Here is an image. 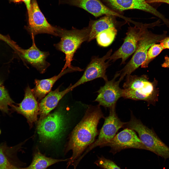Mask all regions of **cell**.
I'll return each mask as SVG.
<instances>
[{
  "label": "cell",
  "instance_id": "6da1fadb",
  "mask_svg": "<svg viewBox=\"0 0 169 169\" xmlns=\"http://www.w3.org/2000/svg\"><path fill=\"white\" fill-rule=\"evenodd\" d=\"M104 116L100 105L89 106L85 115L72 131L65 152L71 150L67 168L72 165L88 146L94 141L97 135V125L100 119Z\"/></svg>",
  "mask_w": 169,
  "mask_h": 169
},
{
  "label": "cell",
  "instance_id": "7a4b0ae2",
  "mask_svg": "<svg viewBox=\"0 0 169 169\" xmlns=\"http://www.w3.org/2000/svg\"><path fill=\"white\" fill-rule=\"evenodd\" d=\"M90 32L88 26L81 29L73 27L67 30L58 27V36L61 40L55 46L65 55V63L61 72L72 66L71 63L75 53L82 43L88 41Z\"/></svg>",
  "mask_w": 169,
  "mask_h": 169
},
{
  "label": "cell",
  "instance_id": "3957f363",
  "mask_svg": "<svg viewBox=\"0 0 169 169\" xmlns=\"http://www.w3.org/2000/svg\"><path fill=\"white\" fill-rule=\"evenodd\" d=\"M123 128L132 129L138 133L139 137L147 149L165 159L169 158V147L159 138L153 128L144 125L131 113V119Z\"/></svg>",
  "mask_w": 169,
  "mask_h": 169
},
{
  "label": "cell",
  "instance_id": "277c9868",
  "mask_svg": "<svg viewBox=\"0 0 169 169\" xmlns=\"http://www.w3.org/2000/svg\"><path fill=\"white\" fill-rule=\"evenodd\" d=\"M167 31H164L161 34H157L146 30L139 41L137 48L131 59L120 71V78L123 80L141 65L145 61L147 51L153 44L159 42L169 36Z\"/></svg>",
  "mask_w": 169,
  "mask_h": 169
},
{
  "label": "cell",
  "instance_id": "5b68a950",
  "mask_svg": "<svg viewBox=\"0 0 169 169\" xmlns=\"http://www.w3.org/2000/svg\"><path fill=\"white\" fill-rule=\"evenodd\" d=\"M161 25L159 20L149 23L142 24L140 26H130L128 29L123 42L120 47L110 56L108 60L114 62L121 58V64L125 63L127 59L135 51L143 34L148 28Z\"/></svg>",
  "mask_w": 169,
  "mask_h": 169
},
{
  "label": "cell",
  "instance_id": "8992f818",
  "mask_svg": "<svg viewBox=\"0 0 169 169\" xmlns=\"http://www.w3.org/2000/svg\"><path fill=\"white\" fill-rule=\"evenodd\" d=\"M64 116L61 110L39 120L37 128L40 139L44 142L58 140L64 129Z\"/></svg>",
  "mask_w": 169,
  "mask_h": 169
},
{
  "label": "cell",
  "instance_id": "52a82bcc",
  "mask_svg": "<svg viewBox=\"0 0 169 169\" xmlns=\"http://www.w3.org/2000/svg\"><path fill=\"white\" fill-rule=\"evenodd\" d=\"M115 108V106L109 108V115L105 118L98 138L88 148L82 155L83 156L97 146L103 147L114 137L120 128L123 127L126 122H122L118 117L116 113Z\"/></svg>",
  "mask_w": 169,
  "mask_h": 169
},
{
  "label": "cell",
  "instance_id": "ba28073f",
  "mask_svg": "<svg viewBox=\"0 0 169 169\" xmlns=\"http://www.w3.org/2000/svg\"><path fill=\"white\" fill-rule=\"evenodd\" d=\"M112 49H110L104 56L101 58L93 57L81 78L70 88L72 90L75 88L86 82L98 78H102L106 81H108L106 70L109 65L108 60L111 55Z\"/></svg>",
  "mask_w": 169,
  "mask_h": 169
},
{
  "label": "cell",
  "instance_id": "9c48e42d",
  "mask_svg": "<svg viewBox=\"0 0 169 169\" xmlns=\"http://www.w3.org/2000/svg\"><path fill=\"white\" fill-rule=\"evenodd\" d=\"M106 146L111 148L110 152L113 154L128 148L147 150V148L138 137L135 131L127 128H124L117 134L103 147Z\"/></svg>",
  "mask_w": 169,
  "mask_h": 169
},
{
  "label": "cell",
  "instance_id": "30bf717a",
  "mask_svg": "<svg viewBox=\"0 0 169 169\" xmlns=\"http://www.w3.org/2000/svg\"><path fill=\"white\" fill-rule=\"evenodd\" d=\"M31 11L28 15V31L31 36L41 33H47L58 36V27H54L47 21L40 10L36 0L31 2Z\"/></svg>",
  "mask_w": 169,
  "mask_h": 169
},
{
  "label": "cell",
  "instance_id": "8fae6325",
  "mask_svg": "<svg viewBox=\"0 0 169 169\" xmlns=\"http://www.w3.org/2000/svg\"><path fill=\"white\" fill-rule=\"evenodd\" d=\"M119 76V74L117 72L112 80L105 81L104 85L97 91L98 95L95 101L98 102L100 106L110 108L116 106L117 101L122 97L123 89L119 86L122 80L119 79L116 80Z\"/></svg>",
  "mask_w": 169,
  "mask_h": 169
},
{
  "label": "cell",
  "instance_id": "7c38bea8",
  "mask_svg": "<svg viewBox=\"0 0 169 169\" xmlns=\"http://www.w3.org/2000/svg\"><path fill=\"white\" fill-rule=\"evenodd\" d=\"M17 105H12V111L22 115L26 118L30 127L36 122L39 114V105L32 90L29 86L26 88L24 97L21 103Z\"/></svg>",
  "mask_w": 169,
  "mask_h": 169
},
{
  "label": "cell",
  "instance_id": "4fadbf2b",
  "mask_svg": "<svg viewBox=\"0 0 169 169\" xmlns=\"http://www.w3.org/2000/svg\"><path fill=\"white\" fill-rule=\"evenodd\" d=\"M157 82L154 79L153 81H149L145 85L134 89H123L122 97L135 100H144L147 102L148 106L150 104L154 105L158 100Z\"/></svg>",
  "mask_w": 169,
  "mask_h": 169
},
{
  "label": "cell",
  "instance_id": "5bb4252c",
  "mask_svg": "<svg viewBox=\"0 0 169 169\" xmlns=\"http://www.w3.org/2000/svg\"><path fill=\"white\" fill-rule=\"evenodd\" d=\"M113 8L120 12L138 9L149 12L157 17L166 24L169 20L145 0H106Z\"/></svg>",
  "mask_w": 169,
  "mask_h": 169
},
{
  "label": "cell",
  "instance_id": "9a60e30c",
  "mask_svg": "<svg viewBox=\"0 0 169 169\" xmlns=\"http://www.w3.org/2000/svg\"><path fill=\"white\" fill-rule=\"evenodd\" d=\"M32 36V44L29 48L24 49L16 45L14 48L19 52L23 58L35 67L41 73H43L49 66V63L46 61L49 53L39 50L35 44L34 36Z\"/></svg>",
  "mask_w": 169,
  "mask_h": 169
},
{
  "label": "cell",
  "instance_id": "2e32d148",
  "mask_svg": "<svg viewBox=\"0 0 169 169\" xmlns=\"http://www.w3.org/2000/svg\"><path fill=\"white\" fill-rule=\"evenodd\" d=\"M66 3L82 8L96 17L102 15L119 17L125 19L126 17L110 9L100 0H65Z\"/></svg>",
  "mask_w": 169,
  "mask_h": 169
},
{
  "label": "cell",
  "instance_id": "e0dca14e",
  "mask_svg": "<svg viewBox=\"0 0 169 169\" xmlns=\"http://www.w3.org/2000/svg\"><path fill=\"white\" fill-rule=\"evenodd\" d=\"M24 142L11 147L8 146L6 142L0 144V168L1 169H12L14 166L19 167L20 166L17 154Z\"/></svg>",
  "mask_w": 169,
  "mask_h": 169
},
{
  "label": "cell",
  "instance_id": "ac0fdd59",
  "mask_svg": "<svg viewBox=\"0 0 169 169\" xmlns=\"http://www.w3.org/2000/svg\"><path fill=\"white\" fill-rule=\"evenodd\" d=\"M115 16L106 15L97 20H91L88 25L90 32L88 42H90L96 38L98 35L104 30L112 27L117 29L120 28L126 23L117 21Z\"/></svg>",
  "mask_w": 169,
  "mask_h": 169
},
{
  "label": "cell",
  "instance_id": "d6986e66",
  "mask_svg": "<svg viewBox=\"0 0 169 169\" xmlns=\"http://www.w3.org/2000/svg\"><path fill=\"white\" fill-rule=\"evenodd\" d=\"M70 85L66 89L60 91L58 88L49 92L41 101L39 104V120L47 115L49 112L57 105L60 100L67 93L71 91Z\"/></svg>",
  "mask_w": 169,
  "mask_h": 169
},
{
  "label": "cell",
  "instance_id": "ffe728a7",
  "mask_svg": "<svg viewBox=\"0 0 169 169\" xmlns=\"http://www.w3.org/2000/svg\"><path fill=\"white\" fill-rule=\"evenodd\" d=\"M81 71L80 68L72 66L62 72H61L58 75L50 78L42 80L36 79L35 81V87L31 89L35 96L38 99H41L50 92L55 82L63 75L69 73Z\"/></svg>",
  "mask_w": 169,
  "mask_h": 169
},
{
  "label": "cell",
  "instance_id": "44dd1931",
  "mask_svg": "<svg viewBox=\"0 0 169 169\" xmlns=\"http://www.w3.org/2000/svg\"><path fill=\"white\" fill-rule=\"evenodd\" d=\"M8 71V69H0V110L6 114L9 113L10 109L9 107H11L14 103L4 86Z\"/></svg>",
  "mask_w": 169,
  "mask_h": 169
},
{
  "label": "cell",
  "instance_id": "7402d4cb",
  "mask_svg": "<svg viewBox=\"0 0 169 169\" xmlns=\"http://www.w3.org/2000/svg\"><path fill=\"white\" fill-rule=\"evenodd\" d=\"M69 158L59 159L48 157L42 154L37 149L35 153L32 162L28 167L22 168L23 169H46L56 163L68 161Z\"/></svg>",
  "mask_w": 169,
  "mask_h": 169
},
{
  "label": "cell",
  "instance_id": "603a6c76",
  "mask_svg": "<svg viewBox=\"0 0 169 169\" xmlns=\"http://www.w3.org/2000/svg\"><path fill=\"white\" fill-rule=\"evenodd\" d=\"M117 33V29L115 27L110 28L99 33L96 38L98 45L107 47L112 43Z\"/></svg>",
  "mask_w": 169,
  "mask_h": 169
},
{
  "label": "cell",
  "instance_id": "cb8c5ba5",
  "mask_svg": "<svg viewBox=\"0 0 169 169\" xmlns=\"http://www.w3.org/2000/svg\"><path fill=\"white\" fill-rule=\"evenodd\" d=\"M164 49L160 44L156 43L152 45L147 51L146 59L141 65V68H147L149 63L158 55Z\"/></svg>",
  "mask_w": 169,
  "mask_h": 169
},
{
  "label": "cell",
  "instance_id": "d4e9b609",
  "mask_svg": "<svg viewBox=\"0 0 169 169\" xmlns=\"http://www.w3.org/2000/svg\"><path fill=\"white\" fill-rule=\"evenodd\" d=\"M95 163L104 169H121L113 161L103 157L99 158Z\"/></svg>",
  "mask_w": 169,
  "mask_h": 169
},
{
  "label": "cell",
  "instance_id": "484cf974",
  "mask_svg": "<svg viewBox=\"0 0 169 169\" xmlns=\"http://www.w3.org/2000/svg\"><path fill=\"white\" fill-rule=\"evenodd\" d=\"M159 42L164 49H169V36L161 40Z\"/></svg>",
  "mask_w": 169,
  "mask_h": 169
},
{
  "label": "cell",
  "instance_id": "4316f807",
  "mask_svg": "<svg viewBox=\"0 0 169 169\" xmlns=\"http://www.w3.org/2000/svg\"><path fill=\"white\" fill-rule=\"evenodd\" d=\"M31 0H22L25 3L28 15L30 14L31 11Z\"/></svg>",
  "mask_w": 169,
  "mask_h": 169
},
{
  "label": "cell",
  "instance_id": "83f0119b",
  "mask_svg": "<svg viewBox=\"0 0 169 169\" xmlns=\"http://www.w3.org/2000/svg\"><path fill=\"white\" fill-rule=\"evenodd\" d=\"M165 61L161 65V66L164 68H169V57L167 55L164 57Z\"/></svg>",
  "mask_w": 169,
  "mask_h": 169
},
{
  "label": "cell",
  "instance_id": "f1b7e54d",
  "mask_svg": "<svg viewBox=\"0 0 169 169\" xmlns=\"http://www.w3.org/2000/svg\"><path fill=\"white\" fill-rule=\"evenodd\" d=\"M147 3L163 2L169 4V0H147Z\"/></svg>",
  "mask_w": 169,
  "mask_h": 169
},
{
  "label": "cell",
  "instance_id": "f546056e",
  "mask_svg": "<svg viewBox=\"0 0 169 169\" xmlns=\"http://www.w3.org/2000/svg\"><path fill=\"white\" fill-rule=\"evenodd\" d=\"M0 38L1 40L9 44L10 41V40L7 37L4 36L0 33Z\"/></svg>",
  "mask_w": 169,
  "mask_h": 169
},
{
  "label": "cell",
  "instance_id": "4dcf8cb0",
  "mask_svg": "<svg viewBox=\"0 0 169 169\" xmlns=\"http://www.w3.org/2000/svg\"><path fill=\"white\" fill-rule=\"evenodd\" d=\"M10 2L15 3H19L22 1V0H9Z\"/></svg>",
  "mask_w": 169,
  "mask_h": 169
},
{
  "label": "cell",
  "instance_id": "1f68e13d",
  "mask_svg": "<svg viewBox=\"0 0 169 169\" xmlns=\"http://www.w3.org/2000/svg\"><path fill=\"white\" fill-rule=\"evenodd\" d=\"M12 169H23L22 168L16 166L14 167Z\"/></svg>",
  "mask_w": 169,
  "mask_h": 169
},
{
  "label": "cell",
  "instance_id": "d6a6232c",
  "mask_svg": "<svg viewBox=\"0 0 169 169\" xmlns=\"http://www.w3.org/2000/svg\"><path fill=\"white\" fill-rule=\"evenodd\" d=\"M1 130L0 129V134L1 133Z\"/></svg>",
  "mask_w": 169,
  "mask_h": 169
},
{
  "label": "cell",
  "instance_id": "836d02e7",
  "mask_svg": "<svg viewBox=\"0 0 169 169\" xmlns=\"http://www.w3.org/2000/svg\"><path fill=\"white\" fill-rule=\"evenodd\" d=\"M0 169H1L0 168Z\"/></svg>",
  "mask_w": 169,
  "mask_h": 169
},
{
  "label": "cell",
  "instance_id": "e575fe53",
  "mask_svg": "<svg viewBox=\"0 0 169 169\" xmlns=\"http://www.w3.org/2000/svg\"></svg>",
  "mask_w": 169,
  "mask_h": 169
}]
</instances>
